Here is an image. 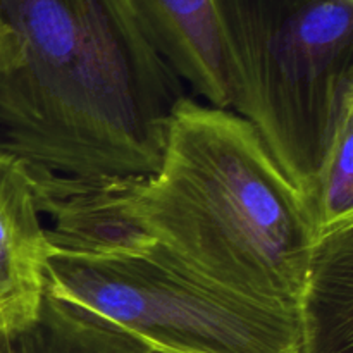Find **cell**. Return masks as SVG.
Masks as SVG:
<instances>
[{
  "mask_svg": "<svg viewBox=\"0 0 353 353\" xmlns=\"http://www.w3.org/2000/svg\"><path fill=\"white\" fill-rule=\"evenodd\" d=\"M181 97L121 0H0L6 154L65 176H148Z\"/></svg>",
  "mask_w": 353,
  "mask_h": 353,
  "instance_id": "6da1fadb",
  "label": "cell"
},
{
  "mask_svg": "<svg viewBox=\"0 0 353 353\" xmlns=\"http://www.w3.org/2000/svg\"><path fill=\"white\" fill-rule=\"evenodd\" d=\"M131 207L186 271L296 310L316 233L302 195L236 112L181 97L161 162L134 179Z\"/></svg>",
  "mask_w": 353,
  "mask_h": 353,
  "instance_id": "7a4b0ae2",
  "label": "cell"
},
{
  "mask_svg": "<svg viewBox=\"0 0 353 353\" xmlns=\"http://www.w3.org/2000/svg\"><path fill=\"white\" fill-rule=\"evenodd\" d=\"M233 112L305 196L353 103V0H216Z\"/></svg>",
  "mask_w": 353,
  "mask_h": 353,
  "instance_id": "3957f363",
  "label": "cell"
},
{
  "mask_svg": "<svg viewBox=\"0 0 353 353\" xmlns=\"http://www.w3.org/2000/svg\"><path fill=\"white\" fill-rule=\"evenodd\" d=\"M45 292L137 338L155 353H299L296 310L212 285L159 243L145 255L54 250Z\"/></svg>",
  "mask_w": 353,
  "mask_h": 353,
  "instance_id": "277c9868",
  "label": "cell"
},
{
  "mask_svg": "<svg viewBox=\"0 0 353 353\" xmlns=\"http://www.w3.org/2000/svg\"><path fill=\"white\" fill-rule=\"evenodd\" d=\"M26 164V162H24ZM55 250L92 257L145 255L157 241L131 207L134 179L65 176L26 164Z\"/></svg>",
  "mask_w": 353,
  "mask_h": 353,
  "instance_id": "5b68a950",
  "label": "cell"
},
{
  "mask_svg": "<svg viewBox=\"0 0 353 353\" xmlns=\"http://www.w3.org/2000/svg\"><path fill=\"white\" fill-rule=\"evenodd\" d=\"M145 40L209 105L230 109L233 61L216 0H121Z\"/></svg>",
  "mask_w": 353,
  "mask_h": 353,
  "instance_id": "8992f818",
  "label": "cell"
},
{
  "mask_svg": "<svg viewBox=\"0 0 353 353\" xmlns=\"http://www.w3.org/2000/svg\"><path fill=\"white\" fill-rule=\"evenodd\" d=\"M30 169L0 150V330L12 333L37 316L45 262L55 250L40 219Z\"/></svg>",
  "mask_w": 353,
  "mask_h": 353,
  "instance_id": "52a82bcc",
  "label": "cell"
},
{
  "mask_svg": "<svg viewBox=\"0 0 353 353\" xmlns=\"http://www.w3.org/2000/svg\"><path fill=\"white\" fill-rule=\"evenodd\" d=\"M296 319L299 353H353V223L316 240Z\"/></svg>",
  "mask_w": 353,
  "mask_h": 353,
  "instance_id": "ba28073f",
  "label": "cell"
},
{
  "mask_svg": "<svg viewBox=\"0 0 353 353\" xmlns=\"http://www.w3.org/2000/svg\"><path fill=\"white\" fill-rule=\"evenodd\" d=\"M303 203L316 240L333 228L353 223V103L341 114Z\"/></svg>",
  "mask_w": 353,
  "mask_h": 353,
  "instance_id": "9c48e42d",
  "label": "cell"
},
{
  "mask_svg": "<svg viewBox=\"0 0 353 353\" xmlns=\"http://www.w3.org/2000/svg\"><path fill=\"white\" fill-rule=\"evenodd\" d=\"M0 353H12L10 334L3 330H0Z\"/></svg>",
  "mask_w": 353,
  "mask_h": 353,
  "instance_id": "30bf717a",
  "label": "cell"
}]
</instances>
